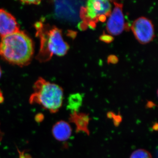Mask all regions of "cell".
Returning <instances> with one entry per match:
<instances>
[{
  "label": "cell",
  "instance_id": "obj_4",
  "mask_svg": "<svg viewBox=\"0 0 158 158\" xmlns=\"http://www.w3.org/2000/svg\"><path fill=\"white\" fill-rule=\"evenodd\" d=\"M131 30L136 39L142 44L148 43L154 37L153 25L146 18L141 17L136 19L131 26Z\"/></svg>",
  "mask_w": 158,
  "mask_h": 158
},
{
  "label": "cell",
  "instance_id": "obj_5",
  "mask_svg": "<svg viewBox=\"0 0 158 158\" xmlns=\"http://www.w3.org/2000/svg\"><path fill=\"white\" fill-rule=\"evenodd\" d=\"M112 5L108 1L90 0L86 5L85 12L86 17L91 20H95L98 18L109 16L111 13Z\"/></svg>",
  "mask_w": 158,
  "mask_h": 158
},
{
  "label": "cell",
  "instance_id": "obj_8",
  "mask_svg": "<svg viewBox=\"0 0 158 158\" xmlns=\"http://www.w3.org/2000/svg\"><path fill=\"white\" fill-rule=\"evenodd\" d=\"M53 135L57 141H67L72 134V128L68 123L63 120L57 122L53 127L52 130Z\"/></svg>",
  "mask_w": 158,
  "mask_h": 158
},
{
  "label": "cell",
  "instance_id": "obj_1",
  "mask_svg": "<svg viewBox=\"0 0 158 158\" xmlns=\"http://www.w3.org/2000/svg\"><path fill=\"white\" fill-rule=\"evenodd\" d=\"M34 54V43L25 32L19 31L2 37L0 56L9 63L20 66L28 65Z\"/></svg>",
  "mask_w": 158,
  "mask_h": 158
},
{
  "label": "cell",
  "instance_id": "obj_12",
  "mask_svg": "<svg viewBox=\"0 0 158 158\" xmlns=\"http://www.w3.org/2000/svg\"><path fill=\"white\" fill-rule=\"evenodd\" d=\"M100 39L104 42L110 43L113 41V37L110 35H102L100 37Z\"/></svg>",
  "mask_w": 158,
  "mask_h": 158
},
{
  "label": "cell",
  "instance_id": "obj_14",
  "mask_svg": "<svg viewBox=\"0 0 158 158\" xmlns=\"http://www.w3.org/2000/svg\"><path fill=\"white\" fill-rule=\"evenodd\" d=\"M20 158H32L31 156L24 152H19Z\"/></svg>",
  "mask_w": 158,
  "mask_h": 158
},
{
  "label": "cell",
  "instance_id": "obj_10",
  "mask_svg": "<svg viewBox=\"0 0 158 158\" xmlns=\"http://www.w3.org/2000/svg\"><path fill=\"white\" fill-rule=\"evenodd\" d=\"M82 102V95L80 94H71L69 98L68 108L73 112H77V109L81 106Z\"/></svg>",
  "mask_w": 158,
  "mask_h": 158
},
{
  "label": "cell",
  "instance_id": "obj_15",
  "mask_svg": "<svg viewBox=\"0 0 158 158\" xmlns=\"http://www.w3.org/2000/svg\"><path fill=\"white\" fill-rule=\"evenodd\" d=\"M1 75H2V70H1V67H0V77H1Z\"/></svg>",
  "mask_w": 158,
  "mask_h": 158
},
{
  "label": "cell",
  "instance_id": "obj_2",
  "mask_svg": "<svg viewBox=\"0 0 158 158\" xmlns=\"http://www.w3.org/2000/svg\"><path fill=\"white\" fill-rule=\"evenodd\" d=\"M37 35L40 39V46L37 59L41 62L50 60L53 55L62 56L67 53L69 46L62 37L61 30L37 22L35 25Z\"/></svg>",
  "mask_w": 158,
  "mask_h": 158
},
{
  "label": "cell",
  "instance_id": "obj_11",
  "mask_svg": "<svg viewBox=\"0 0 158 158\" xmlns=\"http://www.w3.org/2000/svg\"><path fill=\"white\" fill-rule=\"evenodd\" d=\"M130 158H152L150 153L146 150H136L131 154Z\"/></svg>",
  "mask_w": 158,
  "mask_h": 158
},
{
  "label": "cell",
  "instance_id": "obj_13",
  "mask_svg": "<svg viewBox=\"0 0 158 158\" xmlns=\"http://www.w3.org/2000/svg\"><path fill=\"white\" fill-rule=\"evenodd\" d=\"M23 4H28V5H39L40 2V1H22Z\"/></svg>",
  "mask_w": 158,
  "mask_h": 158
},
{
  "label": "cell",
  "instance_id": "obj_7",
  "mask_svg": "<svg viewBox=\"0 0 158 158\" xmlns=\"http://www.w3.org/2000/svg\"><path fill=\"white\" fill-rule=\"evenodd\" d=\"M15 18L3 9H0V35L2 37L19 31Z\"/></svg>",
  "mask_w": 158,
  "mask_h": 158
},
{
  "label": "cell",
  "instance_id": "obj_9",
  "mask_svg": "<svg viewBox=\"0 0 158 158\" xmlns=\"http://www.w3.org/2000/svg\"><path fill=\"white\" fill-rule=\"evenodd\" d=\"M90 119L88 114L77 112H73L69 118L70 121L76 125L77 132L81 131L88 135L90 134L88 128Z\"/></svg>",
  "mask_w": 158,
  "mask_h": 158
},
{
  "label": "cell",
  "instance_id": "obj_6",
  "mask_svg": "<svg viewBox=\"0 0 158 158\" xmlns=\"http://www.w3.org/2000/svg\"><path fill=\"white\" fill-rule=\"evenodd\" d=\"M115 8L110 14L106 24V29L110 34L117 36L122 33L125 28L124 15L123 12V5L114 2Z\"/></svg>",
  "mask_w": 158,
  "mask_h": 158
},
{
  "label": "cell",
  "instance_id": "obj_3",
  "mask_svg": "<svg viewBox=\"0 0 158 158\" xmlns=\"http://www.w3.org/2000/svg\"><path fill=\"white\" fill-rule=\"evenodd\" d=\"M63 91L59 85L39 78L34 86L30 102L37 104L50 113H57L62 107Z\"/></svg>",
  "mask_w": 158,
  "mask_h": 158
}]
</instances>
